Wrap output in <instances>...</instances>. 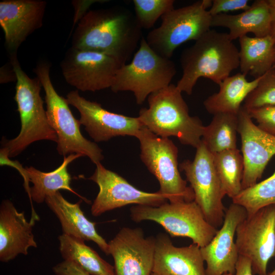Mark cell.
<instances>
[{"instance_id": "obj_28", "label": "cell", "mask_w": 275, "mask_h": 275, "mask_svg": "<svg viewBox=\"0 0 275 275\" xmlns=\"http://www.w3.org/2000/svg\"><path fill=\"white\" fill-rule=\"evenodd\" d=\"M214 164L225 195L232 199L242 190L244 163L237 149L213 154Z\"/></svg>"}, {"instance_id": "obj_33", "label": "cell", "mask_w": 275, "mask_h": 275, "mask_svg": "<svg viewBox=\"0 0 275 275\" xmlns=\"http://www.w3.org/2000/svg\"><path fill=\"white\" fill-rule=\"evenodd\" d=\"M248 0H213L209 12L212 16L229 12L245 11L250 5Z\"/></svg>"}, {"instance_id": "obj_36", "label": "cell", "mask_w": 275, "mask_h": 275, "mask_svg": "<svg viewBox=\"0 0 275 275\" xmlns=\"http://www.w3.org/2000/svg\"><path fill=\"white\" fill-rule=\"evenodd\" d=\"M235 275H253L251 262L248 258L239 255L235 265Z\"/></svg>"}, {"instance_id": "obj_16", "label": "cell", "mask_w": 275, "mask_h": 275, "mask_svg": "<svg viewBox=\"0 0 275 275\" xmlns=\"http://www.w3.org/2000/svg\"><path fill=\"white\" fill-rule=\"evenodd\" d=\"M244 170L242 190L255 184L275 155V136L260 128L242 105L237 115Z\"/></svg>"}, {"instance_id": "obj_8", "label": "cell", "mask_w": 275, "mask_h": 275, "mask_svg": "<svg viewBox=\"0 0 275 275\" xmlns=\"http://www.w3.org/2000/svg\"><path fill=\"white\" fill-rule=\"evenodd\" d=\"M211 5V0H201L170 11L161 17L160 25L148 34L147 43L158 54L170 59L180 45L197 40L210 30L212 17L208 9Z\"/></svg>"}, {"instance_id": "obj_20", "label": "cell", "mask_w": 275, "mask_h": 275, "mask_svg": "<svg viewBox=\"0 0 275 275\" xmlns=\"http://www.w3.org/2000/svg\"><path fill=\"white\" fill-rule=\"evenodd\" d=\"M156 238L152 272L158 275H206L201 248L192 243L177 247L166 234Z\"/></svg>"}, {"instance_id": "obj_11", "label": "cell", "mask_w": 275, "mask_h": 275, "mask_svg": "<svg viewBox=\"0 0 275 275\" xmlns=\"http://www.w3.org/2000/svg\"><path fill=\"white\" fill-rule=\"evenodd\" d=\"M235 236L239 255L250 260L253 274L267 275L268 263L275 256V205L247 215Z\"/></svg>"}, {"instance_id": "obj_30", "label": "cell", "mask_w": 275, "mask_h": 275, "mask_svg": "<svg viewBox=\"0 0 275 275\" xmlns=\"http://www.w3.org/2000/svg\"><path fill=\"white\" fill-rule=\"evenodd\" d=\"M174 0H133L134 15L141 28L149 29L166 13L174 9Z\"/></svg>"}, {"instance_id": "obj_18", "label": "cell", "mask_w": 275, "mask_h": 275, "mask_svg": "<svg viewBox=\"0 0 275 275\" xmlns=\"http://www.w3.org/2000/svg\"><path fill=\"white\" fill-rule=\"evenodd\" d=\"M47 3L42 0H3L0 2V25L10 55L17 54L27 37L41 28Z\"/></svg>"}, {"instance_id": "obj_22", "label": "cell", "mask_w": 275, "mask_h": 275, "mask_svg": "<svg viewBox=\"0 0 275 275\" xmlns=\"http://www.w3.org/2000/svg\"><path fill=\"white\" fill-rule=\"evenodd\" d=\"M212 26L228 29L232 41L249 33L257 37L269 35L271 16L267 1H255L249 9L237 14H220L212 16Z\"/></svg>"}, {"instance_id": "obj_26", "label": "cell", "mask_w": 275, "mask_h": 275, "mask_svg": "<svg viewBox=\"0 0 275 275\" xmlns=\"http://www.w3.org/2000/svg\"><path fill=\"white\" fill-rule=\"evenodd\" d=\"M58 239L64 261L74 262L91 275H115L114 266L87 245L85 241L64 233Z\"/></svg>"}, {"instance_id": "obj_29", "label": "cell", "mask_w": 275, "mask_h": 275, "mask_svg": "<svg viewBox=\"0 0 275 275\" xmlns=\"http://www.w3.org/2000/svg\"><path fill=\"white\" fill-rule=\"evenodd\" d=\"M232 200L233 203L244 208L247 215L265 207L275 205V171L266 179L242 189Z\"/></svg>"}, {"instance_id": "obj_27", "label": "cell", "mask_w": 275, "mask_h": 275, "mask_svg": "<svg viewBox=\"0 0 275 275\" xmlns=\"http://www.w3.org/2000/svg\"><path fill=\"white\" fill-rule=\"evenodd\" d=\"M238 117L219 113L213 115L210 124L204 126L202 141L212 154L237 148Z\"/></svg>"}, {"instance_id": "obj_34", "label": "cell", "mask_w": 275, "mask_h": 275, "mask_svg": "<svg viewBox=\"0 0 275 275\" xmlns=\"http://www.w3.org/2000/svg\"><path fill=\"white\" fill-rule=\"evenodd\" d=\"M0 157L1 166H11L16 169L19 172L23 178L24 187L29 197L31 188L29 185L30 181L25 168H24L18 161L11 160L8 156L7 150L3 147L0 150Z\"/></svg>"}, {"instance_id": "obj_14", "label": "cell", "mask_w": 275, "mask_h": 275, "mask_svg": "<svg viewBox=\"0 0 275 275\" xmlns=\"http://www.w3.org/2000/svg\"><path fill=\"white\" fill-rule=\"evenodd\" d=\"M66 98L79 112L80 124L95 142H106L119 136L136 138L144 126L138 117L109 112L100 103L81 96L77 90L69 92Z\"/></svg>"}, {"instance_id": "obj_2", "label": "cell", "mask_w": 275, "mask_h": 275, "mask_svg": "<svg viewBox=\"0 0 275 275\" xmlns=\"http://www.w3.org/2000/svg\"><path fill=\"white\" fill-rule=\"evenodd\" d=\"M181 77L177 87L188 95L201 77L219 84L239 67V50L228 33L210 30L181 54Z\"/></svg>"}, {"instance_id": "obj_37", "label": "cell", "mask_w": 275, "mask_h": 275, "mask_svg": "<svg viewBox=\"0 0 275 275\" xmlns=\"http://www.w3.org/2000/svg\"><path fill=\"white\" fill-rule=\"evenodd\" d=\"M271 16V26L270 35L275 41V0H267Z\"/></svg>"}, {"instance_id": "obj_31", "label": "cell", "mask_w": 275, "mask_h": 275, "mask_svg": "<svg viewBox=\"0 0 275 275\" xmlns=\"http://www.w3.org/2000/svg\"><path fill=\"white\" fill-rule=\"evenodd\" d=\"M275 105V74L272 69L261 78L256 88L247 96L242 106L246 109Z\"/></svg>"}, {"instance_id": "obj_19", "label": "cell", "mask_w": 275, "mask_h": 275, "mask_svg": "<svg viewBox=\"0 0 275 275\" xmlns=\"http://www.w3.org/2000/svg\"><path fill=\"white\" fill-rule=\"evenodd\" d=\"M36 219H26L24 212H19L9 200L0 206V261L8 262L18 255L28 254L30 247L37 244L32 233Z\"/></svg>"}, {"instance_id": "obj_35", "label": "cell", "mask_w": 275, "mask_h": 275, "mask_svg": "<svg viewBox=\"0 0 275 275\" xmlns=\"http://www.w3.org/2000/svg\"><path fill=\"white\" fill-rule=\"evenodd\" d=\"M56 275H91L74 262L63 261L52 267Z\"/></svg>"}, {"instance_id": "obj_4", "label": "cell", "mask_w": 275, "mask_h": 275, "mask_svg": "<svg viewBox=\"0 0 275 275\" xmlns=\"http://www.w3.org/2000/svg\"><path fill=\"white\" fill-rule=\"evenodd\" d=\"M10 63L16 77L14 99L17 105L21 128L18 135L7 140L4 137L2 146L9 158L17 156L34 142L48 140L55 142L58 136L50 126L44 102L40 95L42 84L38 77L30 78L22 70L17 54L10 56Z\"/></svg>"}, {"instance_id": "obj_15", "label": "cell", "mask_w": 275, "mask_h": 275, "mask_svg": "<svg viewBox=\"0 0 275 275\" xmlns=\"http://www.w3.org/2000/svg\"><path fill=\"white\" fill-rule=\"evenodd\" d=\"M156 238L145 237L140 228L123 227L108 244L115 275H151Z\"/></svg>"}, {"instance_id": "obj_23", "label": "cell", "mask_w": 275, "mask_h": 275, "mask_svg": "<svg viewBox=\"0 0 275 275\" xmlns=\"http://www.w3.org/2000/svg\"><path fill=\"white\" fill-rule=\"evenodd\" d=\"M262 76L248 81L246 75L241 72L230 75L219 84L218 92L204 101L206 110L213 115L219 113L237 115L242 103L256 88Z\"/></svg>"}, {"instance_id": "obj_17", "label": "cell", "mask_w": 275, "mask_h": 275, "mask_svg": "<svg viewBox=\"0 0 275 275\" xmlns=\"http://www.w3.org/2000/svg\"><path fill=\"white\" fill-rule=\"evenodd\" d=\"M246 216L244 208L233 203L225 211L220 229L208 244L201 248L206 275L235 274L239 254L234 237L237 226Z\"/></svg>"}, {"instance_id": "obj_21", "label": "cell", "mask_w": 275, "mask_h": 275, "mask_svg": "<svg viewBox=\"0 0 275 275\" xmlns=\"http://www.w3.org/2000/svg\"><path fill=\"white\" fill-rule=\"evenodd\" d=\"M45 202L59 219L63 233L84 241H92L103 253L109 255L108 243L98 233L96 223L85 215L80 208L81 200L71 203L58 191L47 197Z\"/></svg>"}, {"instance_id": "obj_7", "label": "cell", "mask_w": 275, "mask_h": 275, "mask_svg": "<svg viewBox=\"0 0 275 275\" xmlns=\"http://www.w3.org/2000/svg\"><path fill=\"white\" fill-rule=\"evenodd\" d=\"M140 144V158L159 184L158 191L171 203L194 201L195 195L181 176L178 150L168 138L158 136L144 126L136 137Z\"/></svg>"}, {"instance_id": "obj_10", "label": "cell", "mask_w": 275, "mask_h": 275, "mask_svg": "<svg viewBox=\"0 0 275 275\" xmlns=\"http://www.w3.org/2000/svg\"><path fill=\"white\" fill-rule=\"evenodd\" d=\"M195 195L194 201L207 222L218 229L223 225L225 210L223 199L225 194L214 162L213 156L201 140L196 148L193 160H185L179 165Z\"/></svg>"}, {"instance_id": "obj_5", "label": "cell", "mask_w": 275, "mask_h": 275, "mask_svg": "<svg viewBox=\"0 0 275 275\" xmlns=\"http://www.w3.org/2000/svg\"><path fill=\"white\" fill-rule=\"evenodd\" d=\"M50 64L39 62L34 72L44 90L46 114L50 126L58 136L57 150L64 156L80 154L87 156L96 164L103 159L102 150L95 143L85 138L80 131V123L72 114L66 98L55 90L50 77Z\"/></svg>"}, {"instance_id": "obj_39", "label": "cell", "mask_w": 275, "mask_h": 275, "mask_svg": "<svg viewBox=\"0 0 275 275\" xmlns=\"http://www.w3.org/2000/svg\"><path fill=\"white\" fill-rule=\"evenodd\" d=\"M272 71H273L274 74H275V65L272 68Z\"/></svg>"}, {"instance_id": "obj_41", "label": "cell", "mask_w": 275, "mask_h": 275, "mask_svg": "<svg viewBox=\"0 0 275 275\" xmlns=\"http://www.w3.org/2000/svg\"><path fill=\"white\" fill-rule=\"evenodd\" d=\"M151 275H158V274H156V273H154L152 272V274H151Z\"/></svg>"}, {"instance_id": "obj_42", "label": "cell", "mask_w": 275, "mask_h": 275, "mask_svg": "<svg viewBox=\"0 0 275 275\" xmlns=\"http://www.w3.org/2000/svg\"><path fill=\"white\" fill-rule=\"evenodd\" d=\"M275 65V49H274V66Z\"/></svg>"}, {"instance_id": "obj_3", "label": "cell", "mask_w": 275, "mask_h": 275, "mask_svg": "<svg viewBox=\"0 0 275 275\" xmlns=\"http://www.w3.org/2000/svg\"><path fill=\"white\" fill-rule=\"evenodd\" d=\"M182 93L171 84L151 94L147 98L148 107L141 108L138 117L155 134L174 136L182 144L196 148L201 142L204 126L199 117L189 115Z\"/></svg>"}, {"instance_id": "obj_25", "label": "cell", "mask_w": 275, "mask_h": 275, "mask_svg": "<svg viewBox=\"0 0 275 275\" xmlns=\"http://www.w3.org/2000/svg\"><path fill=\"white\" fill-rule=\"evenodd\" d=\"M240 72L259 78L272 69L274 65L275 41L269 35L264 37L248 35L239 38Z\"/></svg>"}, {"instance_id": "obj_12", "label": "cell", "mask_w": 275, "mask_h": 275, "mask_svg": "<svg viewBox=\"0 0 275 275\" xmlns=\"http://www.w3.org/2000/svg\"><path fill=\"white\" fill-rule=\"evenodd\" d=\"M121 66L111 56L71 47L61 63L66 81L77 90L83 92L111 88Z\"/></svg>"}, {"instance_id": "obj_32", "label": "cell", "mask_w": 275, "mask_h": 275, "mask_svg": "<svg viewBox=\"0 0 275 275\" xmlns=\"http://www.w3.org/2000/svg\"><path fill=\"white\" fill-rule=\"evenodd\" d=\"M258 126L265 132L275 136V105L266 106L246 110Z\"/></svg>"}, {"instance_id": "obj_1", "label": "cell", "mask_w": 275, "mask_h": 275, "mask_svg": "<svg viewBox=\"0 0 275 275\" xmlns=\"http://www.w3.org/2000/svg\"><path fill=\"white\" fill-rule=\"evenodd\" d=\"M143 37L142 29L128 9L92 10L80 19L71 47L111 56L122 66L133 55Z\"/></svg>"}, {"instance_id": "obj_38", "label": "cell", "mask_w": 275, "mask_h": 275, "mask_svg": "<svg viewBox=\"0 0 275 275\" xmlns=\"http://www.w3.org/2000/svg\"><path fill=\"white\" fill-rule=\"evenodd\" d=\"M267 275H275V268L271 272L268 273Z\"/></svg>"}, {"instance_id": "obj_40", "label": "cell", "mask_w": 275, "mask_h": 275, "mask_svg": "<svg viewBox=\"0 0 275 275\" xmlns=\"http://www.w3.org/2000/svg\"><path fill=\"white\" fill-rule=\"evenodd\" d=\"M223 275H235V274H232V273H225V274H223Z\"/></svg>"}, {"instance_id": "obj_24", "label": "cell", "mask_w": 275, "mask_h": 275, "mask_svg": "<svg viewBox=\"0 0 275 275\" xmlns=\"http://www.w3.org/2000/svg\"><path fill=\"white\" fill-rule=\"evenodd\" d=\"M82 157L80 154H73L64 156L61 164L53 171L44 172L33 167H25L30 181L33 184L30 188L29 198L38 204L45 202L48 196L64 189L69 191L80 197L71 187V177L68 171V165L75 159ZM37 221L39 216L36 213L32 204V216Z\"/></svg>"}, {"instance_id": "obj_9", "label": "cell", "mask_w": 275, "mask_h": 275, "mask_svg": "<svg viewBox=\"0 0 275 275\" xmlns=\"http://www.w3.org/2000/svg\"><path fill=\"white\" fill-rule=\"evenodd\" d=\"M130 213L134 222H155L171 237H188L200 248L208 244L218 231L207 222L195 201L166 202L158 206L136 205Z\"/></svg>"}, {"instance_id": "obj_6", "label": "cell", "mask_w": 275, "mask_h": 275, "mask_svg": "<svg viewBox=\"0 0 275 275\" xmlns=\"http://www.w3.org/2000/svg\"><path fill=\"white\" fill-rule=\"evenodd\" d=\"M176 73L175 63L155 52L143 37L131 61L117 71L111 89L132 92L141 105L151 94L170 85Z\"/></svg>"}, {"instance_id": "obj_13", "label": "cell", "mask_w": 275, "mask_h": 275, "mask_svg": "<svg viewBox=\"0 0 275 275\" xmlns=\"http://www.w3.org/2000/svg\"><path fill=\"white\" fill-rule=\"evenodd\" d=\"M88 179L99 188L91 209L94 216L129 204L158 206L168 201L158 191L149 193L139 189L101 162L96 164L93 174Z\"/></svg>"}]
</instances>
